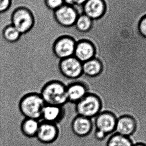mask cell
<instances>
[{
    "mask_svg": "<svg viewBox=\"0 0 146 146\" xmlns=\"http://www.w3.org/2000/svg\"><path fill=\"white\" fill-rule=\"evenodd\" d=\"M96 129L104 132L106 135L115 131L117 119L114 114L109 112H100L93 118Z\"/></svg>",
    "mask_w": 146,
    "mask_h": 146,
    "instance_id": "8",
    "label": "cell"
},
{
    "mask_svg": "<svg viewBox=\"0 0 146 146\" xmlns=\"http://www.w3.org/2000/svg\"><path fill=\"white\" fill-rule=\"evenodd\" d=\"M133 146H146V145L143 144H136L133 145Z\"/></svg>",
    "mask_w": 146,
    "mask_h": 146,
    "instance_id": "28",
    "label": "cell"
},
{
    "mask_svg": "<svg viewBox=\"0 0 146 146\" xmlns=\"http://www.w3.org/2000/svg\"><path fill=\"white\" fill-rule=\"evenodd\" d=\"M102 68L101 63L94 58L82 64L83 74L90 77L99 75L102 71Z\"/></svg>",
    "mask_w": 146,
    "mask_h": 146,
    "instance_id": "18",
    "label": "cell"
},
{
    "mask_svg": "<svg viewBox=\"0 0 146 146\" xmlns=\"http://www.w3.org/2000/svg\"><path fill=\"white\" fill-rule=\"evenodd\" d=\"M75 26L80 32H86L91 28L92 20L86 15H81L78 17Z\"/></svg>",
    "mask_w": 146,
    "mask_h": 146,
    "instance_id": "20",
    "label": "cell"
},
{
    "mask_svg": "<svg viewBox=\"0 0 146 146\" xmlns=\"http://www.w3.org/2000/svg\"><path fill=\"white\" fill-rule=\"evenodd\" d=\"M65 114L64 107L46 104L42 110L41 121L59 124L64 118Z\"/></svg>",
    "mask_w": 146,
    "mask_h": 146,
    "instance_id": "13",
    "label": "cell"
},
{
    "mask_svg": "<svg viewBox=\"0 0 146 146\" xmlns=\"http://www.w3.org/2000/svg\"><path fill=\"white\" fill-rule=\"evenodd\" d=\"M84 14L92 20L101 18L105 12V4L103 0H88L83 5Z\"/></svg>",
    "mask_w": 146,
    "mask_h": 146,
    "instance_id": "15",
    "label": "cell"
},
{
    "mask_svg": "<svg viewBox=\"0 0 146 146\" xmlns=\"http://www.w3.org/2000/svg\"><path fill=\"white\" fill-rule=\"evenodd\" d=\"M89 42L102 65L100 77L123 106L146 102L144 52L134 33L111 28L92 35Z\"/></svg>",
    "mask_w": 146,
    "mask_h": 146,
    "instance_id": "1",
    "label": "cell"
},
{
    "mask_svg": "<svg viewBox=\"0 0 146 146\" xmlns=\"http://www.w3.org/2000/svg\"><path fill=\"white\" fill-rule=\"evenodd\" d=\"M34 18L27 9L21 7L14 11L12 17V25L21 34H24L32 28Z\"/></svg>",
    "mask_w": 146,
    "mask_h": 146,
    "instance_id": "6",
    "label": "cell"
},
{
    "mask_svg": "<svg viewBox=\"0 0 146 146\" xmlns=\"http://www.w3.org/2000/svg\"><path fill=\"white\" fill-rule=\"evenodd\" d=\"M76 42L71 37L63 36L58 39L54 46L55 55L59 59L72 57L74 55Z\"/></svg>",
    "mask_w": 146,
    "mask_h": 146,
    "instance_id": "9",
    "label": "cell"
},
{
    "mask_svg": "<svg viewBox=\"0 0 146 146\" xmlns=\"http://www.w3.org/2000/svg\"><path fill=\"white\" fill-rule=\"evenodd\" d=\"M41 121L32 118H23L20 125L21 132L23 136L27 138L36 137Z\"/></svg>",
    "mask_w": 146,
    "mask_h": 146,
    "instance_id": "17",
    "label": "cell"
},
{
    "mask_svg": "<svg viewBox=\"0 0 146 146\" xmlns=\"http://www.w3.org/2000/svg\"><path fill=\"white\" fill-rule=\"evenodd\" d=\"M60 128L58 124L41 121L36 140L43 144L54 143L59 138Z\"/></svg>",
    "mask_w": 146,
    "mask_h": 146,
    "instance_id": "7",
    "label": "cell"
},
{
    "mask_svg": "<svg viewBox=\"0 0 146 146\" xmlns=\"http://www.w3.org/2000/svg\"><path fill=\"white\" fill-rule=\"evenodd\" d=\"M3 35L7 41L10 42H15L19 39L21 34L12 25H11L5 28L4 30Z\"/></svg>",
    "mask_w": 146,
    "mask_h": 146,
    "instance_id": "21",
    "label": "cell"
},
{
    "mask_svg": "<svg viewBox=\"0 0 146 146\" xmlns=\"http://www.w3.org/2000/svg\"><path fill=\"white\" fill-rule=\"evenodd\" d=\"M46 105L65 107L68 104L67 85L59 80H51L41 88L39 92Z\"/></svg>",
    "mask_w": 146,
    "mask_h": 146,
    "instance_id": "2",
    "label": "cell"
},
{
    "mask_svg": "<svg viewBox=\"0 0 146 146\" xmlns=\"http://www.w3.org/2000/svg\"><path fill=\"white\" fill-rule=\"evenodd\" d=\"M11 5V0H0V13L7 10Z\"/></svg>",
    "mask_w": 146,
    "mask_h": 146,
    "instance_id": "24",
    "label": "cell"
},
{
    "mask_svg": "<svg viewBox=\"0 0 146 146\" xmlns=\"http://www.w3.org/2000/svg\"><path fill=\"white\" fill-rule=\"evenodd\" d=\"M137 129L136 120L132 117L124 115L117 119L115 132L117 134L129 137Z\"/></svg>",
    "mask_w": 146,
    "mask_h": 146,
    "instance_id": "14",
    "label": "cell"
},
{
    "mask_svg": "<svg viewBox=\"0 0 146 146\" xmlns=\"http://www.w3.org/2000/svg\"><path fill=\"white\" fill-rule=\"evenodd\" d=\"M107 135L105 134L104 132H102L100 130H97L96 128L95 131V137L97 140H103L106 138Z\"/></svg>",
    "mask_w": 146,
    "mask_h": 146,
    "instance_id": "25",
    "label": "cell"
},
{
    "mask_svg": "<svg viewBox=\"0 0 146 146\" xmlns=\"http://www.w3.org/2000/svg\"><path fill=\"white\" fill-rule=\"evenodd\" d=\"M55 17L57 22L64 27H71L75 24L78 17L73 6L64 4L55 11Z\"/></svg>",
    "mask_w": 146,
    "mask_h": 146,
    "instance_id": "10",
    "label": "cell"
},
{
    "mask_svg": "<svg viewBox=\"0 0 146 146\" xmlns=\"http://www.w3.org/2000/svg\"><path fill=\"white\" fill-rule=\"evenodd\" d=\"M45 2L47 6L54 11L65 4L64 0H45Z\"/></svg>",
    "mask_w": 146,
    "mask_h": 146,
    "instance_id": "22",
    "label": "cell"
},
{
    "mask_svg": "<svg viewBox=\"0 0 146 146\" xmlns=\"http://www.w3.org/2000/svg\"><path fill=\"white\" fill-rule=\"evenodd\" d=\"M101 101L98 96L88 93L75 105L76 113L79 116L92 119L95 117L101 111Z\"/></svg>",
    "mask_w": 146,
    "mask_h": 146,
    "instance_id": "4",
    "label": "cell"
},
{
    "mask_svg": "<svg viewBox=\"0 0 146 146\" xmlns=\"http://www.w3.org/2000/svg\"><path fill=\"white\" fill-rule=\"evenodd\" d=\"M88 93L87 88L81 81H72L67 85V99L69 103L75 105Z\"/></svg>",
    "mask_w": 146,
    "mask_h": 146,
    "instance_id": "11",
    "label": "cell"
},
{
    "mask_svg": "<svg viewBox=\"0 0 146 146\" xmlns=\"http://www.w3.org/2000/svg\"><path fill=\"white\" fill-rule=\"evenodd\" d=\"M64 4L70 6H74L75 5V0H64Z\"/></svg>",
    "mask_w": 146,
    "mask_h": 146,
    "instance_id": "27",
    "label": "cell"
},
{
    "mask_svg": "<svg viewBox=\"0 0 146 146\" xmlns=\"http://www.w3.org/2000/svg\"><path fill=\"white\" fill-rule=\"evenodd\" d=\"M93 128L92 119L77 115L71 122V129L76 136L83 137L87 136L91 132Z\"/></svg>",
    "mask_w": 146,
    "mask_h": 146,
    "instance_id": "12",
    "label": "cell"
},
{
    "mask_svg": "<svg viewBox=\"0 0 146 146\" xmlns=\"http://www.w3.org/2000/svg\"><path fill=\"white\" fill-rule=\"evenodd\" d=\"M139 29L141 34L143 36L146 37V16L144 17L140 21Z\"/></svg>",
    "mask_w": 146,
    "mask_h": 146,
    "instance_id": "23",
    "label": "cell"
},
{
    "mask_svg": "<svg viewBox=\"0 0 146 146\" xmlns=\"http://www.w3.org/2000/svg\"><path fill=\"white\" fill-rule=\"evenodd\" d=\"M88 0H75V5L74 6H82Z\"/></svg>",
    "mask_w": 146,
    "mask_h": 146,
    "instance_id": "26",
    "label": "cell"
},
{
    "mask_svg": "<svg viewBox=\"0 0 146 146\" xmlns=\"http://www.w3.org/2000/svg\"><path fill=\"white\" fill-rule=\"evenodd\" d=\"M45 105L39 92H30L21 97L18 106L19 111L23 118L41 121L42 112Z\"/></svg>",
    "mask_w": 146,
    "mask_h": 146,
    "instance_id": "3",
    "label": "cell"
},
{
    "mask_svg": "<svg viewBox=\"0 0 146 146\" xmlns=\"http://www.w3.org/2000/svg\"><path fill=\"white\" fill-rule=\"evenodd\" d=\"M95 53L93 45L87 41L76 43L74 56L82 63L93 59Z\"/></svg>",
    "mask_w": 146,
    "mask_h": 146,
    "instance_id": "16",
    "label": "cell"
},
{
    "mask_svg": "<svg viewBox=\"0 0 146 146\" xmlns=\"http://www.w3.org/2000/svg\"><path fill=\"white\" fill-rule=\"evenodd\" d=\"M133 144L129 137L114 133L110 137L107 146H133Z\"/></svg>",
    "mask_w": 146,
    "mask_h": 146,
    "instance_id": "19",
    "label": "cell"
},
{
    "mask_svg": "<svg viewBox=\"0 0 146 146\" xmlns=\"http://www.w3.org/2000/svg\"><path fill=\"white\" fill-rule=\"evenodd\" d=\"M82 64L74 56L62 59L59 64V72L63 78L75 81L83 75Z\"/></svg>",
    "mask_w": 146,
    "mask_h": 146,
    "instance_id": "5",
    "label": "cell"
}]
</instances>
